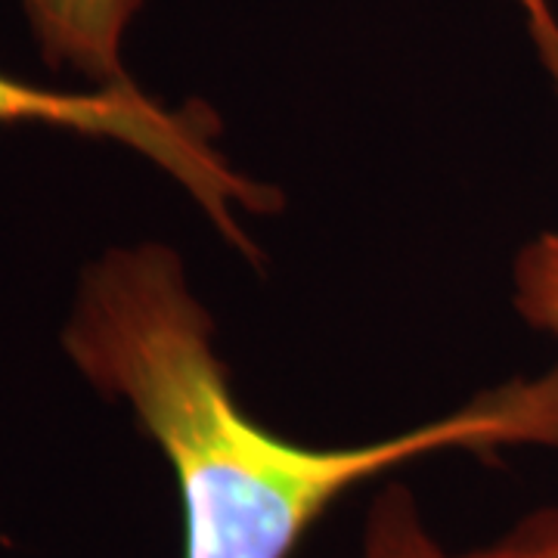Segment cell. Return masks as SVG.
Listing matches in <instances>:
<instances>
[{
  "mask_svg": "<svg viewBox=\"0 0 558 558\" xmlns=\"http://www.w3.org/2000/svg\"><path fill=\"white\" fill-rule=\"evenodd\" d=\"M60 344L78 376L124 403L168 459L183 558H289L351 487L432 453L558 447V366L453 413L354 447H307L248 416L215 348V319L165 242L112 245L81 267Z\"/></svg>",
  "mask_w": 558,
  "mask_h": 558,
  "instance_id": "6da1fadb",
  "label": "cell"
},
{
  "mask_svg": "<svg viewBox=\"0 0 558 558\" xmlns=\"http://www.w3.org/2000/svg\"><path fill=\"white\" fill-rule=\"evenodd\" d=\"M0 124H47L134 149L186 190L211 227L245 258H258L245 218L277 215L274 183L242 174L218 149L220 121L199 100L165 106L134 84L50 90L0 72Z\"/></svg>",
  "mask_w": 558,
  "mask_h": 558,
  "instance_id": "7a4b0ae2",
  "label": "cell"
},
{
  "mask_svg": "<svg viewBox=\"0 0 558 558\" xmlns=\"http://www.w3.org/2000/svg\"><path fill=\"white\" fill-rule=\"evenodd\" d=\"M146 0H20L44 62L87 87L134 84L124 40Z\"/></svg>",
  "mask_w": 558,
  "mask_h": 558,
  "instance_id": "3957f363",
  "label": "cell"
},
{
  "mask_svg": "<svg viewBox=\"0 0 558 558\" xmlns=\"http://www.w3.org/2000/svg\"><path fill=\"white\" fill-rule=\"evenodd\" d=\"M357 558H558V506L521 519L487 546L453 553L435 537L410 487L385 484L366 512Z\"/></svg>",
  "mask_w": 558,
  "mask_h": 558,
  "instance_id": "277c9868",
  "label": "cell"
},
{
  "mask_svg": "<svg viewBox=\"0 0 558 558\" xmlns=\"http://www.w3.org/2000/svg\"><path fill=\"white\" fill-rule=\"evenodd\" d=\"M537 53L558 94V40ZM512 301L527 326L558 341V230L539 233L519 252L512 267Z\"/></svg>",
  "mask_w": 558,
  "mask_h": 558,
  "instance_id": "5b68a950",
  "label": "cell"
},
{
  "mask_svg": "<svg viewBox=\"0 0 558 558\" xmlns=\"http://www.w3.org/2000/svg\"><path fill=\"white\" fill-rule=\"evenodd\" d=\"M519 7L527 16L531 25V38L534 44H546V40L558 38V16L553 13V3L549 0H519Z\"/></svg>",
  "mask_w": 558,
  "mask_h": 558,
  "instance_id": "8992f818",
  "label": "cell"
}]
</instances>
